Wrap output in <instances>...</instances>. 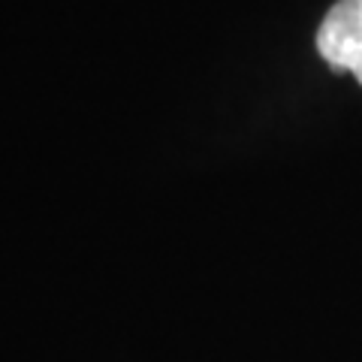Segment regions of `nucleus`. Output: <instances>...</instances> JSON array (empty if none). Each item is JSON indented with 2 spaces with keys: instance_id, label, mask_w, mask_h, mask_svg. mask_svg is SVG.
<instances>
[{
  "instance_id": "f257e3e1",
  "label": "nucleus",
  "mask_w": 362,
  "mask_h": 362,
  "mask_svg": "<svg viewBox=\"0 0 362 362\" xmlns=\"http://www.w3.org/2000/svg\"><path fill=\"white\" fill-rule=\"evenodd\" d=\"M317 52L335 70L362 82V0H338L317 30Z\"/></svg>"
}]
</instances>
